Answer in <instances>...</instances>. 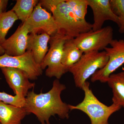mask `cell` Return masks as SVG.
I'll use <instances>...</instances> for the list:
<instances>
[{
	"instance_id": "7402d4cb",
	"label": "cell",
	"mask_w": 124,
	"mask_h": 124,
	"mask_svg": "<svg viewBox=\"0 0 124 124\" xmlns=\"http://www.w3.org/2000/svg\"><path fill=\"white\" fill-rule=\"evenodd\" d=\"M64 0H40L39 3L45 10L52 14L56 7Z\"/></svg>"
},
{
	"instance_id": "ac0fdd59",
	"label": "cell",
	"mask_w": 124,
	"mask_h": 124,
	"mask_svg": "<svg viewBox=\"0 0 124 124\" xmlns=\"http://www.w3.org/2000/svg\"><path fill=\"white\" fill-rule=\"evenodd\" d=\"M18 19L13 10H9L0 15V44L6 40L8 32L15 23Z\"/></svg>"
},
{
	"instance_id": "5bb4252c",
	"label": "cell",
	"mask_w": 124,
	"mask_h": 124,
	"mask_svg": "<svg viewBox=\"0 0 124 124\" xmlns=\"http://www.w3.org/2000/svg\"><path fill=\"white\" fill-rule=\"evenodd\" d=\"M28 115L24 107H19L0 101V122L1 124H22Z\"/></svg>"
},
{
	"instance_id": "ba28073f",
	"label": "cell",
	"mask_w": 124,
	"mask_h": 124,
	"mask_svg": "<svg viewBox=\"0 0 124 124\" xmlns=\"http://www.w3.org/2000/svg\"><path fill=\"white\" fill-rule=\"evenodd\" d=\"M29 33H46L50 37L57 33V27L52 14L45 10L39 3L31 15L23 23Z\"/></svg>"
},
{
	"instance_id": "6da1fadb",
	"label": "cell",
	"mask_w": 124,
	"mask_h": 124,
	"mask_svg": "<svg viewBox=\"0 0 124 124\" xmlns=\"http://www.w3.org/2000/svg\"><path fill=\"white\" fill-rule=\"evenodd\" d=\"M66 88L59 80L54 81L52 88L47 93L36 94L33 90L29 91L25 99L24 108L28 115L33 113L41 124H50L52 116H58L60 119H68L70 111L69 104L62 101V92Z\"/></svg>"
},
{
	"instance_id": "7a4b0ae2",
	"label": "cell",
	"mask_w": 124,
	"mask_h": 124,
	"mask_svg": "<svg viewBox=\"0 0 124 124\" xmlns=\"http://www.w3.org/2000/svg\"><path fill=\"white\" fill-rule=\"evenodd\" d=\"M57 27V34L68 39H75L80 34L92 30V24L78 17L66 0L59 4L52 13Z\"/></svg>"
},
{
	"instance_id": "30bf717a",
	"label": "cell",
	"mask_w": 124,
	"mask_h": 124,
	"mask_svg": "<svg viewBox=\"0 0 124 124\" xmlns=\"http://www.w3.org/2000/svg\"><path fill=\"white\" fill-rule=\"evenodd\" d=\"M0 69L7 84L16 95L26 98L29 90L35 87V84L29 81L27 75L23 71L13 68Z\"/></svg>"
},
{
	"instance_id": "ffe728a7",
	"label": "cell",
	"mask_w": 124,
	"mask_h": 124,
	"mask_svg": "<svg viewBox=\"0 0 124 124\" xmlns=\"http://www.w3.org/2000/svg\"><path fill=\"white\" fill-rule=\"evenodd\" d=\"M113 12L119 18V31L124 34V0H110Z\"/></svg>"
},
{
	"instance_id": "d4e9b609",
	"label": "cell",
	"mask_w": 124,
	"mask_h": 124,
	"mask_svg": "<svg viewBox=\"0 0 124 124\" xmlns=\"http://www.w3.org/2000/svg\"><path fill=\"white\" fill-rule=\"evenodd\" d=\"M0 124H1L0 123Z\"/></svg>"
},
{
	"instance_id": "44dd1931",
	"label": "cell",
	"mask_w": 124,
	"mask_h": 124,
	"mask_svg": "<svg viewBox=\"0 0 124 124\" xmlns=\"http://www.w3.org/2000/svg\"><path fill=\"white\" fill-rule=\"evenodd\" d=\"M25 99L19 95H10L5 92H0V101L19 107H24Z\"/></svg>"
},
{
	"instance_id": "5b68a950",
	"label": "cell",
	"mask_w": 124,
	"mask_h": 124,
	"mask_svg": "<svg viewBox=\"0 0 124 124\" xmlns=\"http://www.w3.org/2000/svg\"><path fill=\"white\" fill-rule=\"evenodd\" d=\"M67 38L56 33L50 37V48L40 65L42 70L47 67L46 75L49 78L55 77L59 80L68 72L62 63L63 46Z\"/></svg>"
},
{
	"instance_id": "e0dca14e",
	"label": "cell",
	"mask_w": 124,
	"mask_h": 124,
	"mask_svg": "<svg viewBox=\"0 0 124 124\" xmlns=\"http://www.w3.org/2000/svg\"><path fill=\"white\" fill-rule=\"evenodd\" d=\"M39 2L38 0H17L11 10L15 13L23 24L31 15Z\"/></svg>"
},
{
	"instance_id": "8fae6325",
	"label": "cell",
	"mask_w": 124,
	"mask_h": 124,
	"mask_svg": "<svg viewBox=\"0 0 124 124\" xmlns=\"http://www.w3.org/2000/svg\"><path fill=\"white\" fill-rule=\"evenodd\" d=\"M87 1L93 16V31L101 29L104 22L108 20L112 21L119 25V18L112 10L110 0H87Z\"/></svg>"
},
{
	"instance_id": "9a60e30c",
	"label": "cell",
	"mask_w": 124,
	"mask_h": 124,
	"mask_svg": "<svg viewBox=\"0 0 124 124\" xmlns=\"http://www.w3.org/2000/svg\"><path fill=\"white\" fill-rule=\"evenodd\" d=\"M107 83L112 90V103L124 108V70L111 74Z\"/></svg>"
},
{
	"instance_id": "277c9868",
	"label": "cell",
	"mask_w": 124,
	"mask_h": 124,
	"mask_svg": "<svg viewBox=\"0 0 124 124\" xmlns=\"http://www.w3.org/2000/svg\"><path fill=\"white\" fill-rule=\"evenodd\" d=\"M108 60V55L104 50L83 54L79 61L68 70L73 76L76 86L82 89L86 80L98 70L103 68Z\"/></svg>"
},
{
	"instance_id": "52a82bcc",
	"label": "cell",
	"mask_w": 124,
	"mask_h": 124,
	"mask_svg": "<svg viewBox=\"0 0 124 124\" xmlns=\"http://www.w3.org/2000/svg\"><path fill=\"white\" fill-rule=\"evenodd\" d=\"M110 45V47H107L104 49L108 57L107 63L91 76V82L107 83L111 74L124 64V40L113 39Z\"/></svg>"
},
{
	"instance_id": "d6986e66",
	"label": "cell",
	"mask_w": 124,
	"mask_h": 124,
	"mask_svg": "<svg viewBox=\"0 0 124 124\" xmlns=\"http://www.w3.org/2000/svg\"><path fill=\"white\" fill-rule=\"evenodd\" d=\"M66 2L78 17L85 20L89 6L87 0H66Z\"/></svg>"
},
{
	"instance_id": "8992f818",
	"label": "cell",
	"mask_w": 124,
	"mask_h": 124,
	"mask_svg": "<svg viewBox=\"0 0 124 124\" xmlns=\"http://www.w3.org/2000/svg\"><path fill=\"white\" fill-rule=\"evenodd\" d=\"M113 30L110 26L96 31L93 30L81 33L73 39L84 53L105 49L113 40Z\"/></svg>"
},
{
	"instance_id": "3957f363",
	"label": "cell",
	"mask_w": 124,
	"mask_h": 124,
	"mask_svg": "<svg viewBox=\"0 0 124 124\" xmlns=\"http://www.w3.org/2000/svg\"><path fill=\"white\" fill-rule=\"evenodd\" d=\"M90 85L88 81L85 82L82 88L85 93L84 100L76 106L69 104L70 110L83 112L89 118L91 124H109V117L121 108L113 103L107 106L100 102L90 88Z\"/></svg>"
},
{
	"instance_id": "4fadbf2b",
	"label": "cell",
	"mask_w": 124,
	"mask_h": 124,
	"mask_svg": "<svg viewBox=\"0 0 124 124\" xmlns=\"http://www.w3.org/2000/svg\"><path fill=\"white\" fill-rule=\"evenodd\" d=\"M50 36L46 33H31L28 36L27 50L31 53L34 60L40 65L49 50Z\"/></svg>"
},
{
	"instance_id": "9c48e42d",
	"label": "cell",
	"mask_w": 124,
	"mask_h": 124,
	"mask_svg": "<svg viewBox=\"0 0 124 124\" xmlns=\"http://www.w3.org/2000/svg\"><path fill=\"white\" fill-rule=\"evenodd\" d=\"M13 68L20 69L27 75L29 79L35 80L42 75V70L34 60L31 53L27 50L22 55L12 56L5 54L0 55V68Z\"/></svg>"
},
{
	"instance_id": "2e32d148",
	"label": "cell",
	"mask_w": 124,
	"mask_h": 124,
	"mask_svg": "<svg viewBox=\"0 0 124 124\" xmlns=\"http://www.w3.org/2000/svg\"><path fill=\"white\" fill-rule=\"evenodd\" d=\"M73 39L66 40L63 49L62 63L68 72L69 68L79 61L84 54L78 47Z\"/></svg>"
},
{
	"instance_id": "603a6c76",
	"label": "cell",
	"mask_w": 124,
	"mask_h": 124,
	"mask_svg": "<svg viewBox=\"0 0 124 124\" xmlns=\"http://www.w3.org/2000/svg\"><path fill=\"white\" fill-rule=\"evenodd\" d=\"M8 2V0H0V15L6 12Z\"/></svg>"
},
{
	"instance_id": "7c38bea8",
	"label": "cell",
	"mask_w": 124,
	"mask_h": 124,
	"mask_svg": "<svg viewBox=\"0 0 124 124\" xmlns=\"http://www.w3.org/2000/svg\"><path fill=\"white\" fill-rule=\"evenodd\" d=\"M29 33L23 24L20 25L15 32L1 44L5 54L12 56L24 54L27 50Z\"/></svg>"
},
{
	"instance_id": "cb8c5ba5",
	"label": "cell",
	"mask_w": 124,
	"mask_h": 124,
	"mask_svg": "<svg viewBox=\"0 0 124 124\" xmlns=\"http://www.w3.org/2000/svg\"><path fill=\"white\" fill-rule=\"evenodd\" d=\"M5 54V51L4 49L2 48L1 45L0 44V55H3Z\"/></svg>"
}]
</instances>
